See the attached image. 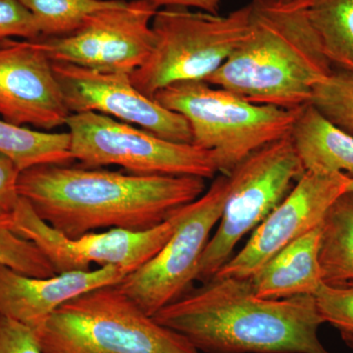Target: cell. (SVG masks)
Returning <instances> with one entry per match:
<instances>
[{
	"label": "cell",
	"instance_id": "obj_1",
	"mask_svg": "<svg viewBox=\"0 0 353 353\" xmlns=\"http://www.w3.org/2000/svg\"><path fill=\"white\" fill-rule=\"evenodd\" d=\"M197 176L137 175L68 165L21 172L18 192L36 214L69 238L97 229L141 232L169 219L205 192Z\"/></svg>",
	"mask_w": 353,
	"mask_h": 353
},
{
	"label": "cell",
	"instance_id": "obj_2",
	"mask_svg": "<svg viewBox=\"0 0 353 353\" xmlns=\"http://www.w3.org/2000/svg\"><path fill=\"white\" fill-rule=\"evenodd\" d=\"M152 317L199 352L331 353L314 296L260 299L250 279H211Z\"/></svg>",
	"mask_w": 353,
	"mask_h": 353
},
{
	"label": "cell",
	"instance_id": "obj_3",
	"mask_svg": "<svg viewBox=\"0 0 353 353\" xmlns=\"http://www.w3.org/2000/svg\"><path fill=\"white\" fill-rule=\"evenodd\" d=\"M243 43L206 83L252 103L303 108L333 66L304 0H253Z\"/></svg>",
	"mask_w": 353,
	"mask_h": 353
},
{
	"label": "cell",
	"instance_id": "obj_4",
	"mask_svg": "<svg viewBox=\"0 0 353 353\" xmlns=\"http://www.w3.org/2000/svg\"><path fill=\"white\" fill-rule=\"evenodd\" d=\"M36 333L43 353H201L116 285L62 304Z\"/></svg>",
	"mask_w": 353,
	"mask_h": 353
},
{
	"label": "cell",
	"instance_id": "obj_5",
	"mask_svg": "<svg viewBox=\"0 0 353 353\" xmlns=\"http://www.w3.org/2000/svg\"><path fill=\"white\" fill-rule=\"evenodd\" d=\"M153 99L188 121L192 145L214 152L227 176L255 150L290 136L299 110L252 103L203 81L173 83Z\"/></svg>",
	"mask_w": 353,
	"mask_h": 353
},
{
	"label": "cell",
	"instance_id": "obj_6",
	"mask_svg": "<svg viewBox=\"0 0 353 353\" xmlns=\"http://www.w3.org/2000/svg\"><path fill=\"white\" fill-rule=\"evenodd\" d=\"M250 10V3L227 15L181 7L158 9L152 23L154 46L131 74L132 85L153 99L173 83L205 82L245 39Z\"/></svg>",
	"mask_w": 353,
	"mask_h": 353
},
{
	"label": "cell",
	"instance_id": "obj_7",
	"mask_svg": "<svg viewBox=\"0 0 353 353\" xmlns=\"http://www.w3.org/2000/svg\"><path fill=\"white\" fill-rule=\"evenodd\" d=\"M290 136L255 150L229 176L220 224L197 265L194 281L208 282L231 259L234 248L289 194L303 175Z\"/></svg>",
	"mask_w": 353,
	"mask_h": 353
},
{
	"label": "cell",
	"instance_id": "obj_8",
	"mask_svg": "<svg viewBox=\"0 0 353 353\" xmlns=\"http://www.w3.org/2000/svg\"><path fill=\"white\" fill-rule=\"evenodd\" d=\"M74 159L85 168L117 165L137 175L212 179L214 152L176 143L95 112L70 114L66 121Z\"/></svg>",
	"mask_w": 353,
	"mask_h": 353
},
{
	"label": "cell",
	"instance_id": "obj_9",
	"mask_svg": "<svg viewBox=\"0 0 353 353\" xmlns=\"http://www.w3.org/2000/svg\"><path fill=\"white\" fill-rule=\"evenodd\" d=\"M228 190L229 176L221 174L201 196L183 206L182 218L163 248L116 284L146 314H157L192 289L197 265L220 221Z\"/></svg>",
	"mask_w": 353,
	"mask_h": 353
},
{
	"label": "cell",
	"instance_id": "obj_10",
	"mask_svg": "<svg viewBox=\"0 0 353 353\" xmlns=\"http://www.w3.org/2000/svg\"><path fill=\"white\" fill-rule=\"evenodd\" d=\"M182 210L179 209L168 220L146 231L110 229L69 238L41 220L29 202L20 197L11 229L38 246L57 274L90 271L92 264L118 267L131 273L163 248L175 232Z\"/></svg>",
	"mask_w": 353,
	"mask_h": 353
},
{
	"label": "cell",
	"instance_id": "obj_11",
	"mask_svg": "<svg viewBox=\"0 0 353 353\" xmlns=\"http://www.w3.org/2000/svg\"><path fill=\"white\" fill-rule=\"evenodd\" d=\"M158 9L145 0H121L88 16L71 34L37 41L51 62L131 75L152 52V23Z\"/></svg>",
	"mask_w": 353,
	"mask_h": 353
},
{
	"label": "cell",
	"instance_id": "obj_12",
	"mask_svg": "<svg viewBox=\"0 0 353 353\" xmlns=\"http://www.w3.org/2000/svg\"><path fill=\"white\" fill-rule=\"evenodd\" d=\"M52 69L70 113L103 114L160 138L192 143L188 121L141 94L129 74L102 73L63 62H52Z\"/></svg>",
	"mask_w": 353,
	"mask_h": 353
},
{
	"label": "cell",
	"instance_id": "obj_13",
	"mask_svg": "<svg viewBox=\"0 0 353 353\" xmlns=\"http://www.w3.org/2000/svg\"><path fill=\"white\" fill-rule=\"evenodd\" d=\"M350 179L343 173L304 172L289 194L253 230L241 252L213 278H252L276 253L321 225L332 204L347 192Z\"/></svg>",
	"mask_w": 353,
	"mask_h": 353
},
{
	"label": "cell",
	"instance_id": "obj_14",
	"mask_svg": "<svg viewBox=\"0 0 353 353\" xmlns=\"http://www.w3.org/2000/svg\"><path fill=\"white\" fill-rule=\"evenodd\" d=\"M65 104L52 62L37 41L0 43V116L18 126L52 130L66 125Z\"/></svg>",
	"mask_w": 353,
	"mask_h": 353
},
{
	"label": "cell",
	"instance_id": "obj_15",
	"mask_svg": "<svg viewBox=\"0 0 353 353\" xmlns=\"http://www.w3.org/2000/svg\"><path fill=\"white\" fill-rule=\"evenodd\" d=\"M128 274L108 266L37 278L0 264V314L38 332L62 304L90 290L118 284Z\"/></svg>",
	"mask_w": 353,
	"mask_h": 353
},
{
	"label": "cell",
	"instance_id": "obj_16",
	"mask_svg": "<svg viewBox=\"0 0 353 353\" xmlns=\"http://www.w3.org/2000/svg\"><path fill=\"white\" fill-rule=\"evenodd\" d=\"M320 234L318 226L269 259L250 278L255 296L265 299L314 296L323 284Z\"/></svg>",
	"mask_w": 353,
	"mask_h": 353
},
{
	"label": "cell",
	"instance_id": "obj_17",
	"mask_svg": "<svg viewBox=\"0 0 353 353\" xmlns=\"http://www.w3.org/2000/svg\"><path fill=\"white\" fill-rule=\"evenodd\" d=\"M290 137L305 172L353 178V134L336 126L312 104L299 108Z\"/></svg>",
	"mask_w": 353,
	"mask_h": 353
},
{
	"label": "cell",
	"instance_id": "obj_18",
	"mask_svg": "<svg viewBox=\"0 0 353 353\" xmlns=\"http://www.w3.org/2000/svg\"><path fill=\"white\" fill-rule=\"evenodd\" d=\"M319 261L323 282L353 280V192L341 194L327 211L321 225Z\"/></svg>",
	"mask_w": 353,
	"mask_h": 353
},
{
	"label": "cell",
	"instance_id": "obj_19",
	"mask_svg": "<svg viewBox=\"0 0 353 353\" xmlns=\"http://www.w3.org/2000/svg\"><path fill=\"white\" fill-rule=\"evenodd\" d=\"M0 155L21 172L39 165H68L75 161L69 132H44L0 120Z\"/></svg>",
	"mask_w": 353,
	"mask_h": 353
},
{
	"label": "cell",
	"instance_id": "obj_20",
	"mask_svg": "<svg viewBox=\"0 0 353 353\" xmlns=\"http://www.w3.org/2000/svg\"><path fill=\"white\" fill-rule=\"evenodd\" d=\"M333 68L353 72V0H304Z\"/></svg>",
	"mask_w": 353,
	"mask_h": 353
},
{
	"label": "cell",
	"instance_id": "obj_21",
	"mask_svg": "<svg viewBox=\"0 0 353 353\" xmlns=\"http://www.w3.org/2000/svg\"><path fill=\"white\" fill-rule=\"evenodd\" d=\"M32 14L41 38L71 34L88 16L101 9L117 6L121 0H20Z\"/></svg>",
	"mask_w": 353,
	"mask_h": 353
},
{
	"label": "cell",
	"instance_id": "obj_22",
	"mask_svg": "<svg viewBox=\"0 0 353 353\" xmlns=\"http://www.w3.org/2000/svg\"><path fill=\"white\" fill-rule=\"evenodd\" d=\"M309 103L336 126L353 134V72L333 68L316 85Z\"/></svg>",
	"mask_w": 353,
	"mask_h": 353
},
{
	"label": "cell",
	"instance_id": "obj_23",
	"mask_svg": "<svg viewBox=\"0 0 353 353\" xmlns=\"http://www.w3.org/2000/svg\"><path fill=\"white\" fill-rule=\"evenodd\" d=\"M12 215L0 218V264L31 277L54 276L52 265L38 246L11 229Z\"/></svg>",
	"mask_w": 353,
	"mask_h": 353
},
{
	"label": "cell",
	"instance_id": "obj_24",
	"mask_svg": "<svg viewBox=\"0 0 353 353\" xmlns=\"http://www.w3.org/2000/svg\"><path fill=\"white\" fill-rule=\"evenodd\" d=\"M314 299L324 323L340 332H353V280L333 284L323 282Z\"/></svg>",
	"mask_w": 353,
	"mask_h": 353
},
{
	"label": "cell",
	"instance_id": "obj_25",
	"mask_svg": "<svg viewBox=\"0 0 353 353\" xmlns=\"http://www.w3.org/2000/svg\"><path fill=\"white\" fill-rule=\"evenodd\" d=\"M41 37L36 19L20 0H0V43L12 38L36 41Z\"/></svg>",
	"mask_w": 353,
	"mask_h": 353
},
{
	"label": "cell",
	"instance_id": "obj_26",
	"mask_svg": "<svg viewBox=\"0 0 353 353\" xmlns=\"http://www.w3.org/2000/svg\"><path fill=\"white\" fill-rule=\"evenodd\" d=\"M0 353H43L34 330L0 314Z\"/></svg>",
	"mask_w": 353,
	"mask_h": 353
},
{
	"label": "cell",
	"instance_id": "obj_27",
	"mask_svg": "<svg viewBox=\"0 0 353 353\" xmlns=\"http://www.w3.org/2000/svg\"><path fill=\"white\" fill-rule=\"evenodd\" d=\"M21 171L8 158L0 155V218L13 214L20 194L18 180Z\"/></svg>",
	"mask_w": 353,
	"mask_h": 353
},
{
	"label": "cell",
	"instance_id": "obj_28",
	"mask_svg": "<svg viewBox=\"0 0 353 353\" xmlns=\"http://www.w3.org/2000/svg\"><path fill=\"white\" fill-rule=\"evenodd\" d=\"M154 4L158 8L181 7V8L197 9L202 12L219 14L221 0H145Z\"/></svg>",
	"mask_w": 353,
	"mask_h": 353
},
{
	"label": "cell",
	"instance_id": "obj_29",
	"mask_svg": "<svg viewBox=\"0 0 353 353\" xmlns=\"http://www.w3.org/2000/svg\"><path fill=\"white\" fill-rule=\"evenodd\" d=\"M341 340L353 350V332L341 331Z\"/></svg>",
	"mask_w": 353,
	"mask_h": 353
},
{
	"label": "cell",
	"instance_id": "obj_30",
	"mask_svg": "<svg viewBox=\"0 0 353 353\" xmlns=\"http://www.w3.org/2000/svg\"><path fill=\"white\" fill-rule=\"evenodd\" d=\"M347 192H353V178L350 179V185H348Z\"/></svg>",
	"mask_w": 353,
	"mask_h": 353
},
{
	"label": "cell",
	"instance_id": "obj_31",
	"mask_svg": "<svg viewBox=\"0 0 353 353\" xmlns=\"http://www.w3.org/2000/svg\"><path fill=\"white\" fill-rule=\"evenodd\" d=\"M271 1H287V0H271Z\"/></svg>",
	"mask_w": 353,
	"mask_h": 353
}]
</instances>
